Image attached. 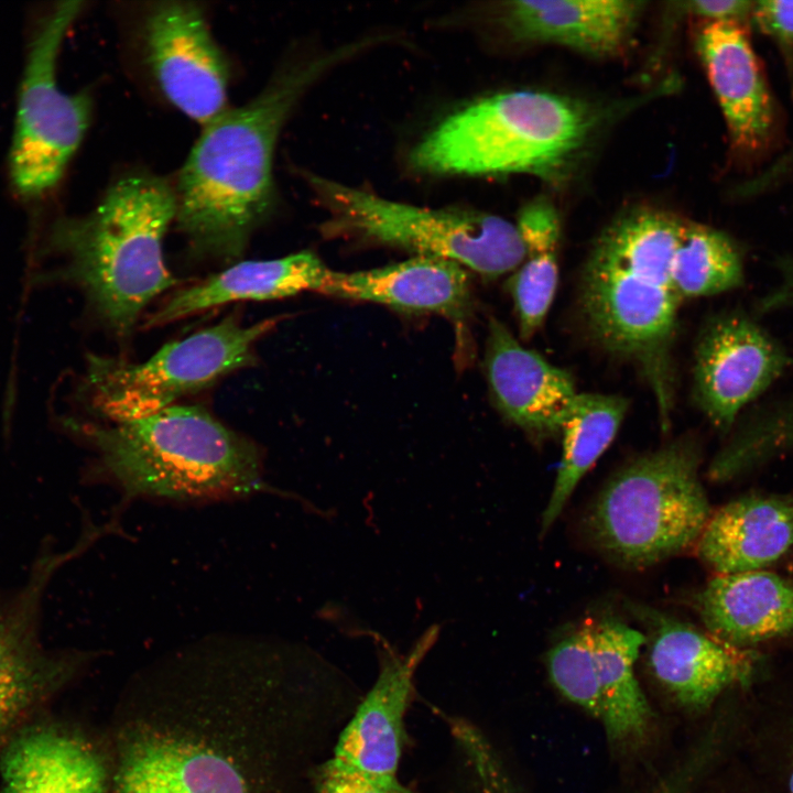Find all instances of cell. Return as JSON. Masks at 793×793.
I'll return each instance as SVG.
<instances>
[{"label":"cell","instance_id":"cell-1","mask_svg":"<svg viewBox=\"0 0 793 793\" xmlns=\"http://www.w3.org/2000/svg\"><path fill=\"white\" fill-rule=\"evenodd\" d=\"M289 651L214 634L138 670L106 739L110 793H293L304 721Z\"/></svg>","mask_w":793,"mask_h":793},{"label":"cell","instance_id":"cell-33","mask_svg":"<svg viewBox=\"0 0 793 793\" xmlns=\"http://www.w3.org/2000/svg\"><path fill=\"white\" fill-rule=\"evenodd\" d=\"M778 272L776 283L760 300L761 311L793 309V256L779 262Z\"/></svg>","mask_w":793,"mask_h":793},{"label":"cell","instance_id":"cell-28","mask_svg":"<svg viewBox=\"0 0 793 793\" xmlns=\"http://www.w3.org/2000/svg\"><path fill=\"white\" fill-rule=\"evenodd\" d=\"M591 623L557 642L547 654L548 674L563 696L597 719L600 693L591 650Z\"/></svg>","mask_w":793,"mask_h":793},{"label":"cell","instance_id":"cell-18","mask_svg":"<svg viewBox=\"0 0 793 793\" xmlns=\"http://www.w3.org/2000/svg\"><path fill=\"white\" fill-rule=\"evenodd\" d=\"M696 47L735 150L752 155L773 131L774 108L751 44L736 22H704Z\"/></svg>","mask_w":793,"mask_h":793},{"label":"cell","instance_id":"cell-19","mask_svg":"<svg viewBox=\"0 0 793 793\" xmlns=\"http://www.w3.org/2000/svg\"><path fill=\"white\" fill-rule=\"evenodd\" d=\"M323 294L457 322L471 307L469 271L449 260L420 256L370 270L332 271Z\"/></svg>","mask_w":793,"mask_h":793},{"label":"cell","instance_id":"cell-25","mask_svg":"<svg viewBox=\"0 0 793 793\" xmlns=\"http://www.w3.org/2000/svg\"><path fill=\"white\" fill-rule=\"evenodd\" d=\"M628 406V400L621 395L576 394L560 431L562 458L542 514V533L554 524L579 480L611 444Z\"/></svg>","mask_w":793,"mask_h":793},{"label":"cell","instance_id":"cell-7","mask_svg":"<svg viewBox=\"0 0 793 793\" xmlns=\"http://www.w3.org/2000/svg\"><path fill=\"white\" fill-rule=\"evenodd\" d=\"M699 466L696 443L677 439L618 470L586 519L594 544L633 569L696 545L711 514Z\"/></svg>","mask_w":793,"mask_h":793},{"label":"cell","instance_id":"cell-13","mask_svg":"<svg viewBox=\"0 0 793 793\" xmlns=\"http://www.w3.org/2000/svg\"><path fill=\"white\" fill-rule=\"evenodd\" d=\"M790 363L783 347L753 319L735 312L721 314L698 336L693 398L716 427L727 431Z\"/></svg>","mask_w":793,"mask_h":793},{"label":"cell","instance_id":"cell-20","mask_svg":"<svg viewBox=\"0 0 793 793\" xmlns=\"http://www.w3.org/2000/svg\"><path fill=\"white\" fill-rule=\"evenodd\" d=\"M697 546L717 574L761 571L793 550V492L750 493L711 512Z\"/></svg>","mask_w":793,"mask_h":793},{"label":"cell","instance_id":"cell-4","mask_svg":"<svg viewBox=\"0 0 793 793\" xmlns=\"http://www.w3.org/2000/svg\"><path fill=\"white\" fill-rule=\"evenodd\" d=\"M66 425L95 449L96 474L111 481L126 502H207L268 488L257 445L202 406L172 405L107 424L69 419Z\"/></svg>","mask_w":793,"mask_h":793},{"label":"cell","instance_id":"cell-8","mask_svg":"<svg viewBox=\"0 0 793 793\" xmlns=\"http://www.w3.org/2000/svg\"><path fill=\"white\" fill-rule=\"evenodd\" d=\"M327 211L324 231L456 262L485 280L514 272L524 259L517 227L499 216L461 208H425L306 174Z\"/></svg>","mask_w":793,"mask_h":793},{"label":"cell","instance_id":"cell-31","mask_svg":"<svg viewBox=\"0 0 793 793\" xmlns=\"http://www.w3.org/2000/svg\"><path fill=\"white\" fill-rule=\"evenodd\" d=\"M758 29L781 51L786 68L793 73V1H753L751 15Z\"/></svg>","mask_w":793,"mask_h":793},{"label":"cell","instance_id":"cell-29","mask_svg":"<svg viewBox=\"0 0 793 793\" xmlns=\"http://www.w3.org/2000/svg\"><path fill=\"white\" fill-rule=\"evenodd\" d=\"M454 738L470 767L475 793H523L513 782L491 743L474 725L459 726ZM691 775L687 769L678 772L651 793H684Z\"/></svg>","mask_w":793,"mask_h":793},{"label":"cell","instance_id":"cell-2","mask_svg":"<svg viewBox=\"0 0 793 793\" xmlns=\"http://www.w3.org/2000/svg\"><path fill=\"white\" fill-rule=\"evenodd\" d=\"M356 44L279 69L262 91L204 126L177 185L175 220L194 256L235 261L274 200L279 134L306 90Z\"/></svg>","mask_w":793,"mask_h":793},{"label":"cell","instance_id":"cell-5","mask_svg":"<svg viewBox=\"0 0 793 793\" xmlns=\"http://www.w3.org/2000/svg\"><path fill=\"white\" fill-rule=\"evenodd\" d=\"M175 214L169 182L139 172L111 184L89 214L61 219L52 228L48 247L64 259L55 274L76 284L121 337L131 334L154 297L176 283L162 251Z\"/></svg>","mask_w":793,"mask_h":793},{"label":"cell","instance_id":"cell-6","mask_svg":"<svg viewBox=\"0 0 793 793\" xmlns=\"http://www.w3.org/2000/svg\"><path fill=\"white\" fill-rule=\"evenodd\" d=\"M602 118L598 107L568 96L499 93L444 118L414 146L410 161L432 174L523 173L560 182Z\"/></svg>","mask_w":793,"mask_h":793},{"label":"cell","instance_id":"cell-3","mask_svg":"<svg viewBox=\"0 0 793 793\" xmlns=\"http://www.w3.org/2000/svg\"><path fill=\"white\" fill-rule=\"evenodd\" d=\"M684 222L648 207L621 214L596 240L579 281V308L591 337L639 365L664 422L673 404L671 347L682 303L671 263Z\"/></svg>","mask_w":793,"mask_h":793},{"label":"cell","instance_id":"cell-9","mask_svg":"<svg viewBox=\"0 0 793 793\" xmlns=\"http://www.w3.org/2000/svg\"><path fill=\"white\" fill-rule=\"evenodd\" d=\"M280 318L245 326L238 315L162 347L140 363L89 355L79 394L109 423L142 419L256 362V344Z\"/></svg>","mask_w":793,"mask_h":793},{"label":"cell","instance_id":"cell-22","mask_svg":"<svg viewBox=\"0 0 793 793\" xmlns=\"http://www.w3.org/2000/svg\"><path fill=\"white\" fill-rule=\"evenodd\" d=\"M697 612L710 636L731 647L793 634V577L767 571L717 574L699 591Z\"/></svg>","mask_w":793,"mask_h":793},{"label":"cell","instance_id":"cell-26","mask_svg":"<svg viewBox=\"0 0 793 793\" xmlns=\"http://www.w3.org/2000/svg\"><path fill=\"white\" fill-rule=\"evenodd\" d=\"M517 227L524 245V259L509 281L519 332L531 338L542 326L558 282L561 221L555 207L544 198L526 204Z\"/></svg>","mask_w":793,"mask_h":793},{"label":"cell","instance_id":"cell-12","mask_svg":"<svg viewBox=\"0 0 793 793\" xmlns=\"http://www.w3.org/2000/svg\"><path fill=\"white\" fill-rule=\"evenodd\" d=\"M143 41L150 69L172 105L203 127L228 109V63L198 6L155 3L144 20Z\"/></svg>","mask_w":793,"mask_h":793},{"label":"cell","instance_id":"cell-10","mask_svg":"<svg viewBox=\"0 0 793 793\" xmlns=\"http://www.w3.org/2000/svg\"><path fill=\"white\" fill-rule=\"evenodd\" d=\"M82 6L56 3L28 47L9 151L11 185L26 200L42 198L59 183L89 126V95L65 93L56 77L63 40Z\"/></svg>","mask_w":793,"mask_h":793},{"label":"cell","instance_id":"cell-23","mask_svg":"<svg viewBox=\"0 0 793 793\" xmlns=\"http://www.w3.org/2000/svg\"><path fill=\"white\" fill-rule=\"evenodd\" d=\"M332 270L311 251L274 260L243 261L174 293L145 322L163 326L233 301H267L303 291L323 293Z\"/></svg>","mask_w":793,"mask_h":793},{"label":"cell","instance_id":"cell-21","mask_svg":"<svg viewBox=\"0 0 793 793\" xmlns=\"http://www.w3.org/2000/svg\"><path fill=\"white\" fill-rule=\"evenodd\" d=\"M643 6L628 0L512 1L506 4L502 18L520 41L562 45L601 57L626 48Z\"/></svg>","mask_w":793,"mask_h":793},{"label":"cell","instance_id":"cell-15","mask_svg":"<svg viewBox=\"0 0 793 793\" xmlns=\"http://www.w3.org/2000/svg\"><path fill=\"white\" fill-rule=\"evenodd\" d=\"M106 740L53 724L24 726L0 751V793H110Z\"/></svg>","mask_w":793,"mask_h":793},{"label":"cell","instance_id":"cell-16","mask_svg":"<svg viewBox=\"0 0 793 793\" xmlns=\"http://www.w3.org/2000/svg\"><path fill=\"white\" fill-rule=\"evenodd\" d=\"M438 631L437 626L431 627L406 655L389 649L381 653L378 677L341 731L334 758L377 778L399 779L414 674Z\"/></svg>","mask_w":793,"mask_h":793},{"label":"cell","instance_id":"cell-24","mask_svg":"<svg viewBox=\"0 0 793 793\" xmlns=\"http://www.w3.org/2000/svg\"><path fill=\"white\" fill-rule=\"evenodd\" d=\"M601 721L610 740L641 739L651 723V708L634 674L645 636L617 620L591 623Z\"/></svg>","mask_w":793,"mask_h":793},{"label":"cell","instance_id":"cell-14","mask_svg":"<svg viewBox=\"0 0 793 793\" xmlns=\"http://www.w3.org/2000/svg\"><path fill=\"white\" fill-rule=\"evenodd\" d=\"M649 629V664L654 677L682 706L708 707L726 689L747 685L759 656L726 644L650 607L633 606Z\"/></svg>","mask_w":793,"mask_h":793},{"label":"cell","instance_id":"cell-34","mask_svg":"<svg viewBox=\"0 0 793 793\" xmlns=\"http://www.w3.org/2000/svg\"><path fill=\"white\" fill-rule=\"evenodd\" d=\"M787 786H789L790 793H793V760H792L791 770L789 773Z\"/></svg>","mask_w":793,"mask_h":793},{"label":"cell","instance_id":"cell-17","mask_svg":"<svg viewBox=\"0 0 793 793\" xmlns=\"http://www.w3.org/2000/svg\"><path fill=\"white\" fill-rule=\"evenodd\" d=\"M485 365L495 404L507 420L531 433H560L578 393L567 371L525 348L495 317L488 324Z\"/></svg>","mask_w":793,"mask_h":793},{"label":"cell","instance_id":"cell-30","mask_svg":"<svg viewBox=\"0 0 793 793\" xmlns=\"http://www.w3.org/2000/svg\"><path fill=\"white\" fill-rule=\"evenodd\" d=\"M314 793H416L399 779L367 774L332 757L317 768Z\"/></svg>","mask_w":793,"mask_h":793},{"label":"cell","instance_id":"cell-32","mask_svg":"<svg viewBox=\"0 0 793 793\" xmlns=\"http://www.w3.org/2000/svg\"><path fill=\"white\" fill-rule=\"evenodd\" d=\"M686 12L704 19V22L741 23L750 18L753 1L742 0H693L682 3Z\"/></svg>","mask_w":793,"mask_h":793},{"label":"cell","instance_id":"cell-11","mask_svg":"<svg viewBox=\"0 0 793 793\" xmlns=\"http://www.w3.org/2000/svg\"><path fill=\"white\" fill-rule=\"evenodd\" d=\"M45 552L26 583L0 604V751L20 730L32 709L83 666L88 654L46 651L40 641L42 598L62 564L80 553Z\"/></svg>","mask_w":793,"mask_h":793},{"label":"cell","instance_id":"cell-27","mask_svg":"<svg viewBox=\"0 0 793 793\" xmlns=\"http://www.w3.org/2000/svg\"><path fill=\"white\" fill-rule=\"evenodd\" d=\"M671 279L681 301L725 293L743 283L742 257L725 232L685 220L671 263Z\"/></svg>","mask_w":793,"mask_h":793}]
</instances>
